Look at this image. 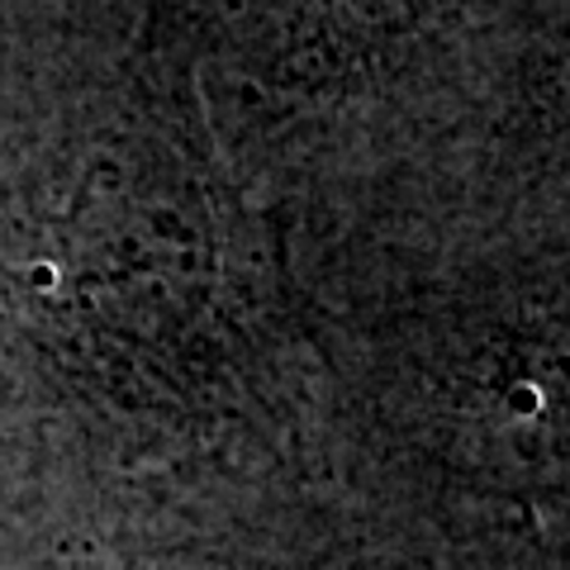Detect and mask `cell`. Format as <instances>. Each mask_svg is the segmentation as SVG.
<instances>
[{"label": "cell", "instance_id": "1", "mask_svg": "<svg viewBox=\"0 0 570 570\" xmlns=\"http://www.w3.org/2000/svg\"><path fill=\"white\" fill-rule=\"evenodd\" d=\"M523 570H570V551H561V557H538V561H528Z\"/></svg>", "mask_w": 570, "mask_h": 570}]
</instances>
